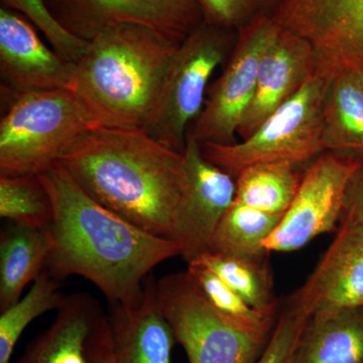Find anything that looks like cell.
Returning <instances> with one entry per match:
<instances>
[{
    "label": "cell",
    "mask_w": 363,
    "mask_h": 363,
    "mask_svg": "<svg viewBox=\"0 0 363 363\" xmlns=\"http://www.w3.org/2000/svg\"><path fill=\"white\" fill-rule=\"evenodd\" d=\"M86 353L90 363H116L112 350L111 325L104 311L100 313L88 336Z\"/></svg>",
    "instance_id": "cell-30"
},
{
    "label": "cell",
    "mask_w": 363,
    "mask_h": 363,
    "mask_svg": "<svg viewBox=\"0 0 363 363\" xmlns=\"http://www.w3.org/2000/svg\"><path fill=\"white\" fill-rule=\"evenodd\" d=\"M301 179L291 162L252 164L236 177L235 201L284 216L297 195Z\"/></svg>",
    "instance_id": "cell-21"
},
{
    "label": "cell",
    "mask_w": 363,
    "mask_h": 363,
    "mask_svg": "<svg viewBox=\"0 0 363 363\" xmlns=\"http://www.w3.org/2000/svg\"><path fill=\"white\" fill-rule=\"evenodd\" d=\"M51 250L47 228L13 223L0 240V310L16 304L44 271Z\"/></svg>",
    "instance_id": "cell-20"
},
{
    "label": "cell",
    "mask_w": 363,
    "mask_h": 363,
    "mask_svg": "<svg viewBox=\"0 0 363 363\" xmlns=\"http://www.w3.org/2000/svg\"><path fill=\"white\" fill-rule=\"evenodd\" d=\"M208 23L238 30L264 16H274L281 0H198Z\"/></svg>",
    "instance_id": "cell-29"
},
{
    "label": "cell",
    "mask_w": 363,
    "mask_h": 363,
    "mask_svg": "<svg viewBox=\"0 0 363 363\" xmlns=\"http://www.w3.org/2000/svg\"><path fill=\"white\" fill-rule=\"evenodd\" d=\"M89 42L72 89L97 126L143 128L181 43L133 23L105 28Z\"/></svg>",
    "instance_id": "cell-3"
},
{
    "label": "cell",
    "mask_w": 363,
    "mask_h": 363,
    "mask_svg": "<svg viewBox=\"0 0 363 363\" xmlns=\"http://www.w3.org/2000/svg\"><path fill=\"white\" fill-rule=\"evenodd\" d=\"M157 295L189 363H255L271 338L242 330L224 319L187 269L157 279Z\"/></svg>",
    "instance_id": "cell-7"
},
{
    "label": "cell",
    "mask_w": 363,
    "mask_h": 363,
    "mask_svg": "<svg viewBox=\"0 0 363 363\" xmlns=\"http://www.w3.org/2000/svg\"><path fill=\"white\" fill-rule=\"evenodd\" d=\"M107 316L116 363H172V348L177 341L160 307L152 274L145 279L138 304H111Z\"/></svg>",
    "instance_id": "cell-16"
},
{
    "label": "cell",
    "mask_w": 363,
    "mask_h": 363,
    "mask_svg": "<svg viewBox=\"0 0 363 363\" xmlns=\"http://www.w3.org/2000/svg\"><path fill=\"white\" fill-rule=\"evenodd\" d=\"M40 177L54 205L45 269L56 278L83 277L111 304L131 307L142 300L152 269L181 255L180 243L152 235L93 200L59 162Z\"/></svg>",
    "instance_id": "cell-1"
},
{
    "label": "cell",
    "mask_w": 363,
    "mask_h": 363,
    "mask_svg": "<svg viewBox=\"0 0 363 363\" xmlns=\"http://www.w3.org/2000/svg\"><path fill=\"white\" fill-rule=\"evenodd\" d=\"M79 187L143 230L173 240L186 183L184 154L140 128L85 131L60 157Z\"/></svg>",
    "instance_id": "cell-2"
},
{
    "label": "cell",
    "mask_w": 363,
    "mask_h": 363,
    "mask_svg": "<svg viewBox=\"0 0 363 363\" xmlns=\"http://www.w3.org/2000/svg\"><path fill=\"white\" fill-rule=\"evenodd\" d=\"M312 314L311 300L302 286L286 301L264 352L255 363H292L298 339Z\"/></svg>",
    "instance_id": "cell-27"
},
{
    "label": "cell",
    "mask_w": 363,
    "mask_h": 363,
    "mask_svg": "<svg viewBox=\"0 0 363 363\" xmlns=\"http://www.w3.org/2000/svg\"><path fill=\"white\" fill-rule=\"evenodd\" d=\"M343 213L350 215L363 227V157L351 176L344 197Z\"/></svg>",
    "instance_id": "cell-31"
},
{
    "label": "cell",
    "mask_w": 363,
    "mask_h": 363,
    "mask_svg": "<svg viewBox=\"0 0 363 363\" xmlns=\"http://www.w3.org/2000/svg\"><path fill=\"white\" fill-rule=\"evenodd\" d=\"M272 18L308 43L316 73L363 68V0H281Z\"/></svg>",
    "instance_id": "cell-10"
},
{
    "label": "cell",
    "mask_w": 363,
    "mask_h": 363,
    "mask_svg": "<svg viewBox=\"0 0 363 363\" xmlns=\"http://www.w3.org/2000/svg\"><path fill=\"white\" fill-rule=\"evenodd\" d=\"M283 215L267 213L234 200L215 231L210 252L241 257L266 259L264 241Z\"/></svg>",
    "instance_id": "cell-22"
},
{
    "label": "cell",
    "mask_w": 363,
    "mask_h": 363,
    "mask_svg": "<svg viewBox=\"0 0 363 363\" xmlns=\"http://www.w3.org/2000/svg\"><path fill=\"white\" fill-rule=\"evenodd\" d=\"M358 164L359 157L322 152L305 172L292 204L264 241L267 252H294L337 229L346 188Z\"/></svg>",
    "instance_id": "cell-9"
},
{
    "label": "cell",
    "mask_w": 363,
    "mask_h": 363,
    "mask_svg": "<svg viewBox=\"0 0 363 363\" xmlns=\"http://www.w3.org/2000/svg\"><path fill=\"white\" fill-rule=\"evenodd\" d=\"M313 314L363 306V227L343 213L333 242L306 281Z\"/></svg>",
    "instance_id": "cell-15"
},
{
    "label": "cell",
    "mask_w": 363,
    "mask_h": 363,
    "mask_svg": "<svg viewBox=\"0 0 363 363\" xmlns=\"http://www.w3.org/2000/svg\"><path fill=\"white\" fill-rule=\"evenodd\" d=\"M14 96L0 123V176L40 175L76 138L99 128L73 89Z\"/></svg>",
    "instance_id": "cell-4"
},
{
    "label": "cell",
    "mask_w": 363,
    "mask_h": 363,
    "mask_svg": "<svg viewBox=\"0 0 363 363\" xmlns=\"http://www.w3.org/2000/svg\"><path fill=\"white\" fill-rule=\"evenodd\" d=\"M292 363H363V306L312 314Z\"/></svg>",
    "instance_id": "cell-18"
},
{
    "label": "cell",
    "mask_w": 363,
    "mask_h": 363,
    "mask_svg": "<svg viewBox=\"0 0 363 363\" xmlns=\"http://www.w3.org/2000/svg\"><path fill=\"white\" fill-rule=\"evenodd\" d=\"M236 30L203 21L179 45L143 130L184 154L190 123L201 113L208 83L233 45Z\"/></svg>",
    "instance_id": "cell-6"
},
{
    "label": "cell",
    "mask_w": 363,
    "mask_h": 363,
    "mask_svg": "<svg viewBox=\"0 0 363 363\" xmlns=\"http://www.w3.org/2000/svg\"><path fill=\"white\" fill-rule=\"evenodd\" d=\"M281 26L264 16L238 32L231 58L210 90L201 113L189 128L187 138L199 145H231L255 96L260 60Z\"/></svg>",
    "instance_id": "cell-8"
},
{
    "label": "cell",
    "mask_w": 363,
    "mask_h": 363,
    "mask_svg": "<svg viewBox=\"0 0 363 363\" xmlns=\"http://www.w3.org/2000/svg\"><path fill=\"white\" fill-rule=\"evenodd\" d=\"M74 35L90 40L121 23L152 28L182 43L204 21L198 0H45Z\"/></svg>",
    "instance_id": "cell-11"
},
{
    "label": "cell",
    "mask_w": 363,
    "mask_h": 363,
    "mask_svg": "<svg viewBox=\"0 0 363 363\" xmlns=\"http://www.w3.org/2000/svg\"><path fill=\"white\" fill-rule=\"evenodd\" d=\"M6 9L20 11L44 33L55 51L77 64L89 48V40L74 35L52 13L45 0H2Z\"/></svg>",
    "instance_id": "cell-28"
},
{
    "label": "cell",
    "mask_w": 363,
    "mask_h": 363,
    "mask_svg": "<svg viewBox=\"0 0 363 363\" xmlns=\"http://www.w3.org/2000/svg\"><path fill=\"white\" fill-rule=\"evenodd\" d=\"M0 72L14 95L72 89L76 63L49 49L25 18L0 9Z\"/></svg>",
    "instance_id": "cell-13"
},
{
    "label": "cell",
    "mask_w": 363,
    "mask_h": 363,
    "mask_svg": "<svg viewBox=\"0 0 363 363\" xmlns=\"http://www.w3.org/2000/svg\"><path fill=\"white\" fill-rule=\"evenodd\" d=\"M324 152L363 157V86L357 70L329 79L323 109Z\"/></svg>",
    "instance_id": "cell-19"
},
{
    "label": "cell",
    "mask_w": 363,
    "mask_h": 363,
    "mask_svg": "<svg viewBox=\"0 0 363 363\" xmlns=\"http://www.w3.org/2000/svg\"><path fill=\"white\" fill-rule=\"evenodd\" d=\"M357 72L358 77H359L360 81H362V84L363 86V68L355 69Z\"/></svg>",
    "instance_id": "cell-32"
},
{
    "label": "cell",
    "mask_w": 363,
    "mask_h": 363,
    "mask_svg": "<svg viewBox=\"0 0 363 363\" xmlns=\"http://www.w3.org/2000/svg\"><path fill=\"white\" fill-rule=\"evenodd\" d=\"M315 72L314 52L308 43L281 28L260 60L255 96L238 131L241 140L252 135Z\"/></svg>",
    "instance_id": "cell-14"
},
{
    "label": "cell",
    "mask_w": 363,
    "mask_h": 363,
    "mask_svg": "<svg viewBox=\"0 0 363 363\" xmlns=\"http://www.w3.org/2000/svg\"><path fill=\"white\" fill-rule=\"evenodd\" d=\"M187 271L210 304L224 319L250 333L271 337L279 316L277 306L255 309L202 264L190 262Z\"/></svg>",
    "instance_id": "cell-24"
},
{
    "label": "cell",
    "mask_w": 363,
    "mask_h": 363,
    "mask_svg": "<svg viewBox=\"0 0 363 363\" xmlns=\"http://www.w3.org/2000/svg\"><path fill=\"white\" fill-rule=\"evenodd\" d=\"M328 77L316 73L252 135L231 145H201L206 160L236 178L262 162L298 164L324 152L323 109Z\"/></svg>",
    "instance_id": "cell-5"
},
{
    "label": "cell",
    "mask_w": 363,
    "mask_h": 363,
    "mask_svg": "<svg viewBox=\"0 0 363 363\" xmlns=\"http://www.w3.org/2000/svg\"><path fill=\"white\" fill-rule=\"evenodd\" d=\"M67 296L62 292V279L48 269L35 279L28 294L0 316V363L11 362L16 342L35 318L59 310Z\"/></svg>",
    "instance_id": "cell-23"
},
{
    "label": "cell",
    "mask_w": 363,
    "mask_h": 363,
    "mask_svg": "<svg viewBox=\"0 0 363 363\" xmlns=\"http://www.w3.org/2000/svg\"><path fill=\"white\" fill-rule=\"evenodd\" d=\"M186 183L177 209L173 240L190 262L210 252L215 231L235 200L236 181L206 160L201 145L187 138L184 150Z\"/></svg>",
    "instance_id": "cell-12"
},
{
    "label": "cell",
    "mask_w": 363,
    "mask_h": 363,
    "mask_svg": "<svg viewBox=\"0 0 363 363\" xmlns=\"http://www.w3.org/2000/svg\"><path fill=\"white\" fill-rule=\"evenodd\" d=\"M101 312L88 294L67 296L54 322L26 346L16 363H90L86 342Z\"/></svg>",
    "instance_id": "cell-17"
},
{
    "label": "cell",
    "mask_w": 363,
    "mask_h": 363,
    "mask_svg": "<svg viewBox=\"0 0 363 363\" xmlns=\"http://www.w3.org/2000/svg\"><path fill=\"white\" fill-rule=\"evenodd\" d=\"M0 216L35 228L51 225L54 205L40 175L0 176Z\"/></svg>",
    "instance_id": "cell-26"
},
{
    "label": "cell",
    "mask_w": 363,
    "mask_h": 363,
    "mask_svg": "<svg viewBox=\"0 0 363 363\" xmlns=\"http://www.w3.org/2000/svg\"><path fill=\"white\" fill-rule=\"evenodd\" d=\"M190 262L202 264L213 272L255 309L277 306L272 292V274L266 259H241L208 252Z\"/></svg>",
    "instance_id": "cell-25"
}]
</instances>
